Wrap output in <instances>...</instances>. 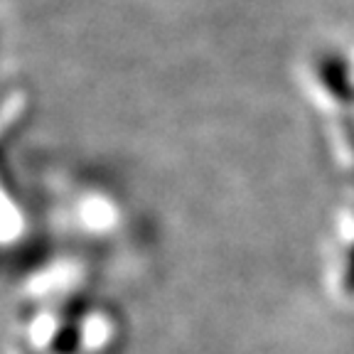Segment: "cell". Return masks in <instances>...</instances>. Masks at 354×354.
I'll return each instance as SVG.
<instances>
[{
    "label": "cell",
    "instance_id": "cell-2",
    "mask_svg": "<svg viewBox=\"0 0 354 354\" xmlns=\"http://www.w3.org/2000/svg\"><path fill=\"white\" fill-rule=\"evenodd\" d=\"M320 273L327 298L354 310V189L330 209L322 232Z\"/></svg>",
    "mask_w": 354,
    "mask_h": 354
},
{
    "label": "cell",
    "instance_id": "cell-1",
    "mask_svg": "<svg viewBox=\"0 0 354 354\" xmlns=\"http://www.w3.org/2000/svg\"><path fill=\"white\" fill-rule=\"evenodd\" d=\"M128 322L94 266L50 259L17 276L10 354H121Z\"/></svg>",
    "mask_w": 354,
    "mask_h": 354
}]
</instances>
